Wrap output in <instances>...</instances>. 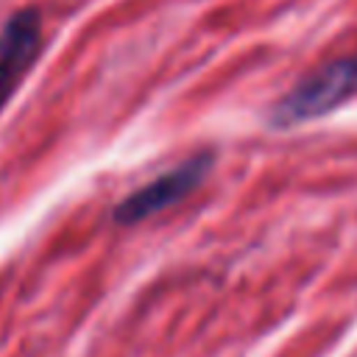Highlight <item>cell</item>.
<instances>
[{"label":"cell","instance_id":"1","mask_svg":"<svg viewBox=\"0 0 357 357\" xmlns=\"http://www.w3.org/2000/svg\"><path fill=\"white\" fill-rule=\"evenodd\" d=\"M357 100V50L335 56L296 81L273 106H271V126L273 128H293L335 109Z\"/></svg>","mask_w":357,"mask_h":357},{"label":"cell","instance_id":"3","mask_svg":"<svg viewBox=\"0 0 357 357\" xmlns=\"http://www.w3.org/2000/svg\"><path fill=\"white\" fill-rule=\"evenodd\" d=\"M45 47L42 11L25 6L14 11L0 28V112L14 98L17 86L33 70Z\"/></svg>","mask_w":357,"mask_h":357},{"label":"cell","instance_id":"2","mask_svg":"<svg viewBox=\"0 0 357 357\" xmlns=\"http://www.w3.org/2000/svg\"><path fill=\"white\" fill-rule=\"evenodd\" d=\"M212 165H215V156L209 151H201V153L178 162L176 167L165 170L153 181H148L139 190H134L131 195H126L114 206L112 220L120 223V226H137V223L176 206L178 201H184L187 195H192L204 184Z\"/></svg>","mask_w":357,"mask_h":357}]
</instances>
